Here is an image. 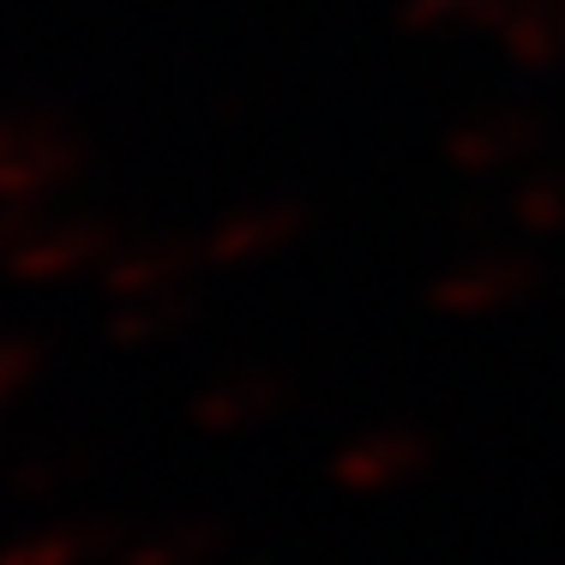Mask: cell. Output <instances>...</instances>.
<instances>
[{
  "mask_svg": "<svg viewBox=\"0 0 565 565\" xmlns=\"http://www.w3.org/2000/svg\"><path fill=\"white\" fill-rule=\"evenodd\" d=\"M85 169V139L61 115H0V199H49Z\"/></svg>",
  "mask_w": 565,
  "mask_h": 565,
  "instance_id": "cell-1",
  "label": "cell"
},
{
  "mask_svg": "<svg viewBox=\"0 0 565 565\" xmlns=\"http://www.w3.org/2000/svg\"><path fill=\"white\" fill-rule=\"evenodd\" d=\"M115 253V235L97 211H36L24 223L19 247L7 253V271L24 282H61L78 271H103V259Z\"/></svg>",
  "mask_w": 565,
  "mask_h": 565,
  "instance_id": "cell-2",
  "label": "cell"
},
{
  "mask_svg": "<svg viewBox=\"0 0 565 565\" xmlns=\"http://www.w3.org/2000/svg\"><path fill=\"white\" fill-rule=\"evenodd\" d=\"M535 282H542V265H535L530 253H493L488 247V253H476V259L446 265V271L434 277V289H427V301L451 319H481V313L518 307L523 295H535Z\"/></svg>",
  "mask_w": 565,
  "mask_h": 565,
  "instance_id": "cell-3",
  "label": "cell"
},
{
  "mask_svg": "<svg viewBox=\"0 0 565 565\" xmlns=\"http://www.w3.org/2000/svg\"><path fill=\"white\" fill-rule=\"evenodd\" d=\"M434 463V439L415 427H367L331 457V481L349 493H392Z\"/></svg>",
  "mask_w": 565,
  "mask_h": 565,
  "instance_id": "cell-4",
  "label": "cell"
},
{
  "mask_svg": "<svg viewBox=\"0 0 565 565\" xmlns=\"http://www.w3.org/2000/svg\"><path fill=\"white\" fill-rule=\"evenodd\" d=\"M542 139H547L542 115L481 109V115L457 120V127L446 132V157H451V169H463V174H500V169L530 163V157L542 151Z\"/></svg>",
  "mask_w": 565,
  "mask_h": 565,
  "instance_id": "cell-5",
  "label": "cell"
},
{
  "mask_svg": "<svg viewBox=\"0 0 565 565\" xmlns=\"http://www.w3.org/2000/svg\"><path fill=\"white\" fill-rule=\"evenodd\" d=\"M289 409V380L277 367H228L193 397V427L205 434H253Z\"/></svg>",
  "mask_w": 565,
  "mask_h": 565,
  "instance_id": "cell-6",
  "label": "cell"
},
{
  "mask_svg": "<svg viewBox=\"0 0 565 565\" xmlns=\"http://www.w3.org/2000/svg\"><path fill=\"white\" fill-rule=\"evenodd\" d=\"M307 235V205L301 199H265V205H241L205 235L211 265H259L277 259L282 247Z\"/></svg>",
  "mask_w": 565,
  "mask_h": 565,
  "instance_id": "cell-7",
  "label": "cell"
},
{
  "mask_svg": "<svg viewBox=\"0 0 565 565\" xmlns=\"http://www.w3.org/2000/svg\"><path fill=\"white\" fill-rule=\"evenodd\" d=\"M193 265H205V241H193V235H145V241H127V247H115L109 259H103V289H109V301L174 289V282L193 277Z\"/></svg>",
  "mask_w": 565,
  "mask_h": 565,
  "instance_id": "cell-8",
  "label": "cell"
},
{
  "mask_svg": "<svg viewBox=\"0 0 565 565\" xmlns=\"http://www.w3.org/2000/svg\"><path fill=\"white\" fill-rule=\"evenodd\" d=\"M500 49L523 73H559L565 66V0H505Z\"/></svg>",
  "mask_w": 565,
  "mask_h": 565,
  "instance_id": "cell-9",
  "label": "cell"
},
{
  "mask_svg": "<svg viewBox=\"0 0 565 565\" xmlns=\"http://www.w3.org/2000/svg\"><path fill=\"white\" fill-rule=\"evenodd\" d=\"M193 319H199V295L186 289V282H174V289H151V295H127V301H115V313H109L103 331H109L115 349H151V343L181 338Z\"/></svg>",
  "mask_w": 565,
  "mask_h": 565,
  "instance_id": "cell-10",
  "label": "cell"
},
{
  "mask_svg": "<svg viewBox=\"0 0 565 565\" xmlns=\"http://www.w3.org/2000/svg\"><path fill=\"white\" fill-rule=\"evenodd\" d=\"M103 554H115V530L103 518H73L0 547V565H97Z\"/></svg>",
  "mask_w": 565,
  "mask_h": 565,
  "instance_id": "cell-11",
  "label": "cell"
},
{
  "mask_svg": "<svg viewBox=\"0 0 565 565\" xmlns=\"http://www.w3.org/2000/svg\"><path fill=\"white\" fill-rule=\"evenodd\" d=\"M223 554V523L217 518H174L157 530L132 535L120 547V565H211Z\"/></svg>",
  "mask_w": 565,
  "mask_h": 565,
  "instance_id": "cell-12",
  "label": "cell"
},
{
  "mask_svg": "<svg viewBox=\"0 0 565 565\" xmlns=\"http://www.w3.org/2000/svg\"><path fill=\"white\" fill-rule=\"evenodd\" d=\"M90 446H73V439H55V446H36V451H24L19 463H12V476H7V488L19 493V500H55L61 488H73V481H85L90 476Z\"/></svg>",
  "mask_w": 565,
  "mask_h": 565,
  "instance_id": "cell-13",
  "label": "cell"
},
{
  "mask_svg": "<svg viewBox=\"0 0 565 565\" xmlns=\"http://www.w3.org/2000/svg\"><path fill=\"white\" fill-rule=\"evenodd\" d=\"M511 217L530 235H565V169H542L518 186L511 199Z\"/></svg>",
  "mask_w": 565,
  "mask_h": 565,
  "instance_id": "cell-14",
  "label": "cell"
},
{
  "mask_svg": "<svg viewBox=\"0 0 565 565\" xmlns=\"http://www.w3.org/2000/svg\"><path fill=\"white\" fill-rule=\"evenodd\" d=\"M505 0H409L403 24L409 31H493Z\"/></svg>",
  "mask_w": 565,
  "mask_h": 565,
  "instance_id": "cell-15",
  "label": "cell"
},
{
  "mask_svg": "<svg viewBox=\"0 0 565 565\" xmlns=\"http://www.w3.org/2000/svg\"><path fill=\"white\" fill-rule=\"evenodd\" d=\"M36 367H43V349H36V343H24V338H0V403H7L12 392H24Z\"/></svg>",
  "mask_w": 565,
  "mask_h": 565,
  "instance_id": "cell-16",
  "label": "cell"
},
{
  "mask_svg": "<svg viewBox=\"0 0 565 565\" xmlns=\"http://www.w3.org/2000/svg\"><path fill=\"white\" fill-rule=\"evenodd\" d=\"M36 217V205H24V199H0V265H7V253L19 247L24 223Z\"/></svg>",
  "mask_w": 565,
  "mask_h": 565,
  "instance_id": "cell-17",
  "label": "cell"
}]
</instances>
